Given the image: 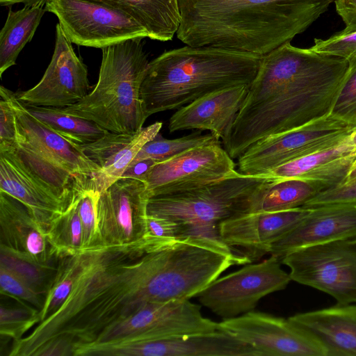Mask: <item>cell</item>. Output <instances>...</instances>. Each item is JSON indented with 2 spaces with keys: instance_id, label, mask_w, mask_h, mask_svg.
<instances>
[{
  "instance_id": "obj_16",
  "label": "cell",
  "mask_w": 356,
  "mask_h": 356,
  "mask_svg": "<svg viewBox=\"0 0 356 356\" xmlns=\"http://www.w3.org/2000/svg\"><path fill=\"white\" fill-rule=\"evenodd\" d=\"M83 356H261L252 346L220 330L163 340L84 346Z\"/></svg>"
},
{
  "instance_id": "obj_36",
  "label": "cell",
  "mask_w": 356,
  "mask_h": 356,
  "mask_svg": "<svg viewBox=\"0 0 356 356\" xmlns=\"http://www.w3.org/2000/svg\"><path fill=\"white\" fill-rule=\"evenodd\" d=\"M147 236L156 248L187 240L183 236L180 225L172 220L147 214Z\"/></svg>"
},
{
  "instance_id": "obj_33",
  "label": "cell",
  "mask_w": 356,
  "mask_h": 356,
  "mask_svg": "<svg viewBox=\"0 0 356 356\" xmlns=\"http://www.w3.org/2000/svg\"><path fill=\"white\" fill-rule=\"evenodd\" d=\"M99 193L92 189H88L78 195L77 209L83 236V250L102 247L97 218V203Z\"/></svg>"
},
{
  "instance_id": "obj_32",
  "label": "cell",
  "mask_w": 356,
  "mask_h": 356,
  "mask_svg": "<svg viewBox=\"0 0 356 356\" xmlns=\"http://www.w3.org/2000/svg\"><path fill=\"white\" fill-rule=\"evenodd\" d=\"M39 322V311L32 306L15 307L1 305L0 333L13 342L20 340L25 332Z\"/></svg>"
},
{
  "instance_id": "obj_31",
  "label": "cell",
  "mask_w": 356,
  "mask_h": 356,
  "mask_svg": "<svg viewBox=\"0 0 356 356\" xmlns=\"http://www.w3.org/2000/svg\"><path fill=\"white\" fill-rule=\"evenodd\" d=\"M0 266L13 272L46 296L56 276L58 263L40 264L16 255L0 245Z\"/></svg>"
},
{
  "instance_id": "obj_34",
  "label": "cell",
  "mask_w": 356,
  "mask_h": 356,
  "mask_svg": "<svg viewBox=\"0 0 356 356\" xmlns=\"http://www.w3.org/2000/svg\"><path fill=\"white\" fill-rule=\"evenodd\" d=\"M330 114L356 128V58L349 61L346 78Z\"/></svg>"
},
{
  "instance_id": "obj_12",
  "label": "cell",
  "mask_w": 356,
  "mask_h": 356,
  "mask_svg": "<svg viewBox=\"0 0 356 356\" xmlns=\"http://www.w3.org/2000/svg\"><path fill=\"white\" fill-rule=\"evenodd\" d=\"M236 163L220 141L187 149L156 164L145 182L149 197L199 188L227 177Z\"/></svg>"
},
{
  "instance_id": "obj_4",
  "label": "cell",
  "mask_w": 356,
  "mask_h": 356,
  "mask_svg": "<svg viewBox=\"0 0 356 356\" xmlns=\"http://www.w3.org/2000/svg\"><path fill=\"white\" fill-rule=\"evenodd\" d=\"M275 180L266 175H243L236 170L199 188L150 197L147 213L177 222L185 239L205 242L236 259L241 265L247 264L248 259L222 241L219 227L232 217L250 213L254 203Z\"/></svg>"
},
{
  "instance_id": "obj_9",
  "label": "cell",
  "mask_w": 356,
  "mask_h": 356,
  "mask_svg": "<svg viewBox=\"0 0 356 356\" xmlns=\"http://www.w3.org/2000/svg\"><path fill=\"white\" fill-rule=\"evenodd\" d=\"M220 330L219 323L202 316L199 305L189 300H172L147 304L106 327L94 342L86 345L163 340Z\"/></svg>"
},
{
  "instance_id": "obj_18",
  "label": "cell",
  "mask_w": 356,
  "mask_h": 356,
  "mask_svg": "<svg viewBox=\"0 0 356 356\" xmlns=\"http://www.w3.org/2000/svg\"><path fill=\"white\" fill-rule=\"evenodd\" d=\"M355 236L356 204L316 207L310 208L309 213L297 225L273 244L270 254L280 261L297 249Z\"/></svg>"
},
{
  "instance_id": "obj_8",
  "label": "cell",
  "mask_w": 356,
  "mask_h": 356,
  "mask_svg": "<svg viewBox=\"0 0 356 356\" xmlns=\"http://www.w3.org/2000/svg\"><path fill=\"white\" fill-rule=\"evenodd\" d=\"M280 262L291 280L327 293L337 305L356 303V236L297 249Z\"/></svg>"
},
{
  "instance_id": "obj_37",
  "label": "cell",
  "mask_w": 356,
  "mask_h": 356,
  "mask_svg": "<svg viewBox=\"0 0 356 356\" xmlns=\"http://www.w3.org/2000/svg\"><path fill=\"white\" fill-rule=\"evenodd\" d=\"M310 49L350 61L356 58V32L343 34L339 31L325 40L315 38Z\"/></svg>"
},
{
  "instance_id": "obj_11",
  "label": "cell",
  "mask_w": 356,
  "mask_h": 356,
  "mask_svg": "<svg viewBox=\"0 0 356 356\" xmlns=\"http://www.w3.org/2000/svg\"><path fill=\"white\" fill-rule=\"evenodd\" d=\"M291 280L275 256L247 264L239 270L218 277L197 296L200 302L223 319L254 310L266 296L284 289Z\"/></svg>"
},
{
  "instance_id": "obj_29",
  "label": "cell",
  "mask_w": 356,
  "mask_h": 356,
  "mask_svg": "<svg viewBox=\"0 0 356 356\" xmlns=\"http://www.w3.org/2000/svg\"><path fill=\"white\" fill-rule=\"evenodd\" d=\"M78 195L51 222L47 232L48 241L58 257L72 255L83 249V229L77 209Z\"/></svg>"
},
{
  "instance_id": "obj_28",
  "label": "cell",
  "mask_w": 356,
  "mask_h": 356,
  "mask_svg": "<svg viewBox=\"0 0 356 356\" xmlns=\"http://www.w3.org/2000/svg\"><path fill=\"white\" fill-rule=\"evenodd\" d=\"M323 191L320 185L304 179H275L257 200L250 213L280 211L300 207Z\"/></svg>"
},
{
  "instance_id": "obj_30",
  "label": "cell",
  "mask_w": 356,
  "mask_h": 356,
  "mask_svg": "<svg viewBox=\"0 0 356 356\" xmlns=\"http://www.w3.org/2000/svg\"><path fill=\"white\" fill-rule=\"evenodd\" d=\"M218 141L212 134L203 135L200 131L175 139L165 138L159 132L142 147L130 164L146 159L161 162L191 148Z\"/></svg>"
},
{
  "instance_id": "obj_10",
  "label": "cell",
  "mask_w": 356,
  "mask_h": 356,
  "mask_svg": "<svg viewBox=\"0 0 356 356\" xmlns=\"http://www.w3.org/2000/svg\"><path fill=\"white\" fill-rule=\"evenodd\" d=\"M45 9L58 17L67 39L80 46L103 49L148 38L145 29L130 16L92 0H51Z\"/></svg>"
},
{
  "instance_id": "obj_6",
  "label": "cell",
  "mask_w": 356,
  "mask_h": 356,
  "mask_svg": "<svg viewBox=\"0 0 356 356\" xmlns=\"http://www.w3.org/2000/svg\"><path fill=\"white\" fill-rule=\"evenodd\" d=\"M15 115L17 143L9 150L44 186L67 204L75 195L91 188L99 167L74 143L35 118L16 93L0 86Z\"/></svg>"
},
{
  "instance_id": "obj_15",
  "label": "cell",
  "mask_w": 356,
  "mask_h": 356,
  "mask_svg": "<svg viewBox=\"0 0 356 356\" xmlns=\"http://www.w3.org/2000/svg\"><path fill=\"white\" fill-rule=\"evenodd\" d=\"M72 44L58 24L50 63L35 86L16 93L20 102L26 106L64 108L76 104L90 92L88 68Z\"/></svg>"
},
{
  "instance_id": "obj_43",
  "label": "cell",
  "mask_w": 356,
  "mask_h": 356,
  "mask_svg": "<svg viewBox=\"0 0 356 356\" xmlns=\"http://www.w3.org/2000/svg\"><path fill=\"white\" fill-rule=\"evenodd\" d=\"M355 180H356V161L354 163V164L351 167L344 182L342 184H349Z\"/></svg>"
},
{
  "instance_id": "obj_5",
  "label": "cell",
  "mask_w": 356,
  "mask_h": 356,
  "mask_svg": "<svg viewBox=\"0 0 356 356\" xmlns=\"http://www.w3.org/2000/svg\"><path fill=\"white\" fill-rule=\"evenodd\" d=\"M141 40L130 39L102 49L99 77L93 90L62 110L110 132L135 134L140 130L147 118L140 90L149 63Z\"/></svg>"
},
{
  "instance_id": "obj_14",
  "label": "cell",
  "mask_w": 356,
  "mask_h": 356,
  "mask_svg": "<svg viewBox=\"0 0 356 356\" xmlns=\"http://www.w3.org/2000/svg\"><path fill=\"white\" fill-rule=\"evenodd\" d=\"M144 182L120 178L99 193L97 218L102 246L134 243L147 236L149 200Z\"/></svg>"
},
{
  "instance_id": "obj_38",
  "label": "cell",
  "mask_w": 356,
  "mask_h": 356,
  "mask_svg": "<svg viewBox=\"0 0 356 356\" xmlns=\"http://www.w3.org/2000/svg\"><path fill=\"white\" fill-rule=\"evenodd\" d=\"M338 204H356V180L320 192L308 200L302 207L310 209Z\"/></svg>"
},
{
  "instance_id": "obj_21",
  "label": "cell",
  "mask_w": 356,
  "mask_h": 356,
  "mask_svg": "<svg viewBox=\"0 0 356 356\" xmlns=\"http://www.w3.org/2000/svg\"><path fill=\"white\" fill-rule=\"evenodd\" d=\"M162 125L161 122H156L135 134L108 132L93 143L77 144L99 167L91 179V188L102 193L119 179L142 147L160 132Z\"/></svg>"
},
{
  "instance_id": "obj_40",
  "label": "cell",
  "mask_w": 356,
  "mask_h": 356,
  "mask_svg": "<svg viewBox=\"0 0 356 356\" xmlns=\"http://www.w3.org/2000/svg\"><path fill=\"white\" fill-rule=\"evenodd\" d=\"M337 14L342 19L345 28L343 34L356 32V0H334Z\"/></svg>"
},
{
  "instance_id": "obj_17",
  "label": "cell",
  "mask_w": 356,
  "mask_h": 356,
  "mask_svg": "<svg viewBox=\"0 0 356 356\" xmlns=\"http://www.w3.org/2000/svg\"><path fill=\"white\" fill-rule=\"evenodd\" d=\"M309 211L300 207L236 216L220 223V238L236 254L252 263L270 254L273 244L297 225Z\"/></svg>"
},
{
  "instance_id": "obj_27",
  "label": "cell",
  "mask_w": 356,
  "mask_h": 356,
  "mask_svg": "<svg viewBox=\"0 0 356 356\" xmlns=\"http://www.w3.org/2000/svg\"><path fill=\"white\" fill-rule=\"evenodd\" d=\"M26 106L35 118L76 144L93 143L110 132L92 121L67 113L62 108Z\"/></svg>"
},
{
  "instance_id": "obj_41",
  "label": "cell",
  "mask_w": 356,
  "mask_h": 356,
  "mask_svg": "<svg viewBox=\"0 0 356 356\" xmlns=\"http://www.w3.org/2000/svg\"><path fill=\"white\" fill-rule=\"evenodd\" d=\"M159 163L153 159H146L130 164L120 178H129L143 181L145 184L152 168Z\"/></svg>"
},
{
  "instance_id": "obj_35",
  "label": "cell",
  "mask_w": 356,
  "mask_h": 356,
  "mask_svg": "<svg viewBox=\"0 0 356 356\" xmlns=\"http://www.w3.org/2000/svg\"><path fill=\"white\" fill-rule=\"evenodd\" d=\"M0 286L1 293L26 302L39 312L42 309L45 296L38 292L17 275L1 266Z\"/></svg>"
},
{
  "instance_id": "obj_44",
  "label": "cell",
  "mask_w": 356,
  "mask_h": 356,
  "mask_svg": "<svg viewBox=\"0 0 356 356\" xmlns=\"http://www.w3.org/2000/svg\"><path fill=\"white\" fill-rule=\"evenodd\" d=\"M352 135H353V138H354V140H355V143H356V129H355V131L353 132Z\"/></svg>"
},
{
  "instance_id": "obj_3",
  "label": "cell",
  "mask_w": 356,
  "mask_h": 356,
  "mask_svg": "<svg viewBox=\"0 0 356 356\" xmlns=\"http://www.w3.org/2000/svg\"><path fill=\"white\" fill-rule=\"evenodd\" d=\"M262 56L211 46L166 51L149 61L140 95L146 118L216 90L250 85Z\"/></svg>"
},
{
  "instance_id": "obj_7",
  "label": "cell",
  "mask_w": 356,
  "mask_h": 356,
  "mask_svg": "<svg viewBox=\"0 0 356 356\" xmlns=\"http://www.w3.org/2000/svg\"><path fill=\"white\" fill-rule=\"evenodd\" d=\"M355 129L329 114L255 143L238 158L237 171L265 175L287 162L339 145Z\"/></svg>"
},
{
  "instance_id": "obj_39",
  "label": "cell",
  "mask_w": 356,
  "mask_h": 356,
  "mask_svg": "<svg viewBox=\"0 0 356 356\" xmlns=\"http://www.w3.org/2000/svg\"><path fill=\"white\" fill-rule=\"evenodd\" d=\"M16 143L15 113L9 101L0 94V152L13 149Z\"/></svg>"
},
{
  "instance_id": "obj_25",
  "label": "cell",
  "mask_w": 356,
  "mask_h": 356,
  "mask_svg": "<svg viewBox=\"0 0 356 356\" xmlns=\"http://www.w3.org/2000/svg\"><path fill=\"white\" fill-rule=\"evenodd\" d=\"M126 13L147 31L148 38L162 42L172 39L181 22L178 0H92Z\"/></svg>"
},
{
  "instance_id": "obj_23",
  "label": "cell",
  "mask_w": 356,
  "mask_h": 356,
  "mask_svg": "<svg viewBox=\"0 0 356 356\" xmlns=\"http://www.w3.org/2000/svg\"><path fill=\"white\" fill-rule=\"evenodd\" d=\"M355 161L356 143L351 134L333 147L287 162L264 175L276 180L309 181L324 191L341 185Z\"/></svg>"
},
{
  "instance_id": "obj_42",
  "label": "cell",
  "mask_w": 356,
  "mask_h": 356,
  "mask_svg": "<svg viewBox=\"0 0 356 356\" xmlns=\"http://www.w3.org/2000/svg\"><path fill=\"white\" fill-rule=\"evenodd\" d=\"M51 0H0L2 6H10L15 3H23L24 6H44Z\"/></svg>"
},
{
  "instance_id": "obj_20",
  "label": "cell",
  "mask_w": 356,
  "mask_h": 356,
  "mask_svg": "<svg viewBox=\"0 0 356 356\" xmlns=\"http://www.w3.org/2000/svg\"><path fill=\"white\" fill-rule=\"evenodd\" d=\"M0 245L37 264H56L60 258L29 209L3 192H0Z\"/></svg>"
},
{
  "instance_id": "obj_13",
  "label": "cell",
  "mask_w": 356,
  "mask_h": 356,
  "mask_svg": "<svg viewBox=\"0 0 356 356\" xmlns=\"http://www.w3.org/2000/svg\"><path fill=\"white\" fill-rule=\"evenodd\" d=\"M219 323L261 356H326L321 342L289 318L252 310Z\"/></svg>"
},
{
  "instance_id": "obj_22",
  "label": "cell",
  "mask_w": 356,
  "mask_h": 356,
  "mask_svg": "<svg viewBox=\"0 0 356 356\" xmlns=\"http://www.w3.org/2000/svg\"><path fill=\"white\" fill-rule=\"evenodd\" d=\"M0 192L24 204L46 233L51 222L70 206L40 183L8 151L0 152Z\"/></svg>"
},
{
  "instance_id": "obj_26",
  "label": "cell",
  "mask_w": 356,
  "mask_h": 356,
  "mask_svg": "<svg viewBox=\"0 0 356 356\" xmlns=\"http://www.w3.org/2000/svg\"><path fill=\"white\" fill-rule=\"evenodd\" d=\"M44 6L9 8L7 19L0 32V76L16 64L19 54L31 40L46 12Z\"/></svg>"
},
{
  "instance_id": "obj_19",
  "label": "cell",
  "mask_w": 356,
  "mask_h": 356,
  "mask_svg": "<svg viewBox=\"0 0 356 356\" xmlns=\"http://www.w3.org/2000/svg\"><path fill=\"white\" fill-rule=\"evenodd\" d=\"M249 86L241 84L222 88L177 109L169 119L170 132L207 130L222 140L238 113Z\"/></svg>"
},
{
  "instance_id": "obj_2",
  "label": "cell",
  "mask_w": 356,
  "mask_h": 356,
  "mask_svg": "<svg viewBox=\"0 0 356 356\" xmlns=\"http://www.w3.org/2000/svg\"><path fill=\"white\" fill-rule=\"evenodd\" d=\"M334 0H178L177 38L264 56L291 42Z\"/></svg>"
},
{
  "instance_id": "obj_1",
  "label": "cell",
  "mask_w": 356,
  "mask_h": 356,
  "mask_svg": "<svg viewBox=\"0 0 356 356\" xmlns=\"http://www.w3.org/2000/svg\"><path fill=\"white\" fill-rule=\"evenodd\" d=\"M349 61L287 42L262 56L243 105L221 140L238 159L251 145L330 114Z\"/></svg>"
},
{
  "instance_id": "obj_24",
  "label": "cell",
  "mask_w": 356,
  "mask_h": 356,
  "mask_svg": "<svg viewBox=\"0 0 356 356\" xmlns=\"http://www.w3.org/2000/svg\"><path fill=\"white\" fill-rule=\"evenodd\" d=\"M289 319L318 340L326 356H356V303L298 313Z\"/></svg>"
}]
</instances>
